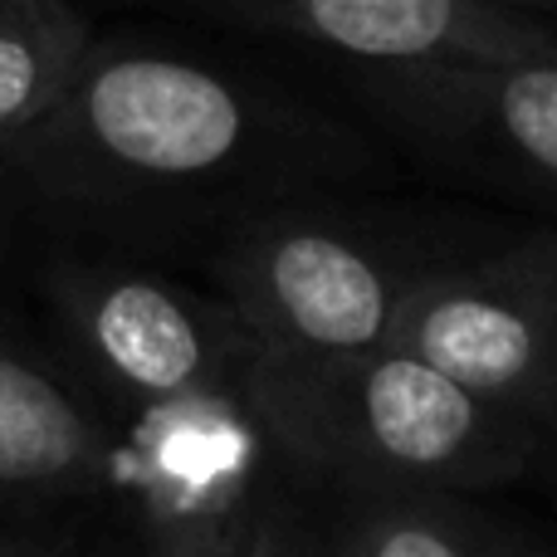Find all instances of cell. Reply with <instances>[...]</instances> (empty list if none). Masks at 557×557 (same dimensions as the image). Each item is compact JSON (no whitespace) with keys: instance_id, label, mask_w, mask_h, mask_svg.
<instances>
[{"instance_id":"obj_8","label":"cell","mask_w":557,"mask_h":557,"mask_svg":"<svg viewBox=\"0 0 557 557\" xmlns=\"http://www.w3.org/2000/svg\"><path fill=\"white\" fill-rule=\"evenodd\" d=\"M215 15L304 39L343 64L557 54V20L494 0H201Z\"/></svg>"},{"instance_id":"obj_1","label":"cell","mask_w":557,"mask_h":557,"mask_svg":"<svg viewBox=\"0 0 557 557\" xmlns=\"http://www.w3.org/2000/svg\"><path fill=\"white\" fill-rule=\"evenodd\" d=\"M382 172L362 127L186 49L98 39L0 152V240L196 270L260 211Z\"/></svg>"},{"instance_id":"obj_15","label":"cell","mask_w":557,"mask_h":557,"mask_svg":"<svg viewBox=\"0 0 557 557\" xmlns=\"http://www.w3.org/2000/svg\"><path fill=\"white\" fill-rule=\"evenodd\" d=\"M494 5H513V10H533V15H548V20H553V10H548V0H494Z\"/></svg>"},{"instance_id":"obj_9","label":"cell","mask_w":557,"mask_h":557,"mask_svg":"<svg viewBox=\"0 0 557 557\" xmlns=\"http://www.w3.org/2000/svg\"><path fill=\"white\" fill-rule=\"evenodd\" d=\"M337 557H557L490 519L470 494H308Z\"/></svg>"},{"instance_id":"obj_3","label":"cell","mask_w":557,"mask_h":557,"mask_svg":"<svg viewBox=\"0 0 557 557\" xmlns=\"http://www.w3.org/2000/svg\"><path fill=\"white\" fill-rule=\"evenodd\" d=\"M490 245V225L435 206L318 191L225 231L196 274L270 352L392 347L416 284Z\"/></svg>"},{"instance_id":"obj_10","label":"cell","mask_w":557,"mask_h":557,"mask_svg":"<svg viewBox=\"0 0 557 557\" xmlns=\"http://www.w3.org/2000/svg\"><path fill=\"white\" fill-rule=\"evenodd\" d=\"M88 45L74 0H0V152L64 94Z\"/></svg>"},{"instance_id":"obj_7","label":"cell","mask_w":557,"mask_h":557,"mask_svg":"<svg viewBox=\"0 0 557 557\" xmlns=\"http://www.w3.org/2000/svg\"><path fill=\"white\" fill-rule=\"evenodd\" d=\"M123 421L45 343L0 240V529L69 533L117 509Z\"/></svg>"},{"instance_id":"obj_17","label":"cell","mask_w":557,"mask_h":557,"mask_svg":"<svg viewBox=\"0 0 557 557\" xmlns=\"http://www.w3.org/2000/svg\"><path fill=\"white\" fill-rule=\"evenodd\" d=\"M548 450H553V455H557V435H553V445H548Z\"/></svg>"},{"instance_id":"obj_4","label":"cell","mask_w":557,"mask_h":557,"mask_svg":"<svg viewBox=\"0 0 557 557\" xmlns=\"http://www.w3.org/2000/svg\"><path fill=\"white\" fill-rule=\"evenodd\" d=\"M5 250L45 343L113 416L245 392L260 343L206 278L94 250Z\"/></svg>"},{"instance_id":"obj_5","label":"cell","mask_w":557,"mask_h":557,"mask_svg":"<svg viewBox=\"0 0 557 557\" xmlns=\"http://www.w3.org/2000/svg\"><path fill=\"white\" fill-rule=\"evenodd\" d=\"M352 98L445 182L557 211V54L343 64Z\"/></svg>"},{"instance_id":"obj_16","label":"cell","mask_w":557,"mask_h":557,"mask_svg":"<svg viewBox=\"0 0 557 557\" xmlns=\"http://www.w3.org/2000/svg\"><path fill=\"white\" fill-rule=\"evenodd\" d=\"M548 10H553V20H557V0H548Z\"/></svg>"},{"instance_id":"obj_11","label":"cell","mask_w":557,"mask_h":557,"mask_svg":"<svg viewBox=\"0 0 557 557\" xmlns=\"http://www.w3.org/2000/svg\"><path fill=\"white\" fill-rule=\"evenodd\" d=\"M147 539L152 557H270L264 553V529H231V523L206 519H133Z\"/></svg>"},{"instance_id":"obj_13","label":"cell","mask_w":557,"mask_h":557,"mask_svg":"<svg viewBox=\"0 0 557 557\" xmlns=\"http://www.w3.org/2000/svg\"><path fill=\"white\" fill-rule=\"evenodd\" d=\"M264 553L270 557H337V548L327 543L323 523H318V513H313V504H308L304 490L274 513L270 533H264Z\"/></svg>"},{"instance_id":"obj_2","label":"cell","mask_w":557,"mask_h":557,"mask_svg":"<svg viewBox=\"0 0 557 557\" xmlns=\"http://www.w3.org/2000/svg\"><path fill=\"white\" fill-rule=\"evenodd\" d=\"M304 494H480L548 455L529 416L406 347L270 352L245 382Z\"/></svg>"},{"instance_id":"obj_14","label":"cell","mask_w":557,"mask_h":557,"mask_svg":"<svg viewBox=\"0 0 557 557\" xmlns=\"http://www.w3.org/2000/svg\"><path fill=\"white\" fill-rule=\"evenodd\" d=\"M0 557H64V533L0 529Z\"/></svg>"},{"instance_id":"obj_12","label":"cell","mask_w":557,"mask_h":557,"mask_svg":"<svg viewBox=\"0 0 557 557\" xmlns=\"http://www.w3.org/2000/svg\"><path fill=\"white\" fill-rule=\"evenodd\" d=\"M64 557H152V548L127 513L108 509L64 533Z\"/></svg>"},{"instance_id":"obj_6","label":"cell","mask_w":557,"mask_h":557,"mask_svg":"<svg viewBox=\"0 0 557 557\" xmlns=\"http://www.w3.org/2000/svg\"><path fill=\"white\" fill-rule=\"evenodd\" d=\"M557 435V221L441 264L416 284L396 343Z\"/></svg>"}]
</instances>
